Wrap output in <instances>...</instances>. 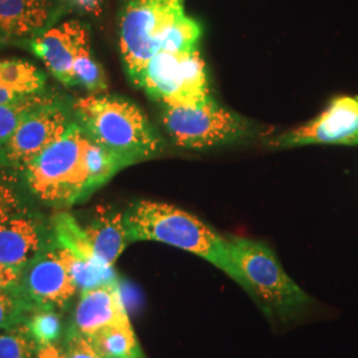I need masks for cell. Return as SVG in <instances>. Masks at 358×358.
I'll return each instance as SVG.
<instances>
[{
    "label": "cell",
    "instance_id": "cell-30",
    "mask_svg": "<svg viewBox=\"0 0 358 358\" xmlns=\"http://www.w3.org/2000/svg\"><path fill=\"white\" fill-rule=\"evenodd\" d=\"M7 41V38H4L1 34H0V48L4 45V43Z\"/></svg>",
    "mask_w": 358,
    "mask_h": 358
},
{
    "label": "cell",
    "instance_id": "cell-5",
    "mask_svg": "<svg viewBox=\"0 0 358 358\" xmlns=\"http://www.w3.org/2000/svg\"><path fill=\"white\" fill-rule=\"evenodd\" d=\"M185 15V0H125L120 13V52L134 84L170 28Z\"/></svg>",
    "mask_w": 358,
    "mask_h": 358
},
{
    "label": "cell",
    "instance_id": "cell-13",
    "mask_svg": "<svg viewBox=\"0 0 358 358\" xmlns=\"http://www.w3.org/2000/svg\"><path fill=\"white\" fill-rule=\"evenodd\" d=\"M44 229L38 219L26 213L0 223V264L24 268L44 243Z\"/></svg>",
    "mask_w": 358,
    "mask_h": 358
},
{
    "label": "cell",
    "instance_id": "cell-4",
    "mask_svg": "<svg viewBox=\"0 0 358 358\" xmlns=\"http://www.w3.org/2000/svg\"><path fill=\"white\" fill-rule=\"evenodd\" d=\"M90 136L75 122L23 170L27 187L53 207L84 202L97 189L90 166Z\"/></svg>",
    "mask_w": 358,
    "mask_h": 358
},
{
    "label": "cell",
    "instance_id": "cell-9",
    "mask_svg": "<svg viewBox=\"0 0 358 358\" xmlns=\"http://www.w3.org/2000/svg\"><path fill=\"white\" fill-rule=\"evenodd\" d=\"M268 145L278 149L308 145H358V94L334 99L316 118L272 138Z\"/></svg>",
    "mask_w": 358,
    "mask_h": 358
},
{
    "label": "cell",
    "instance_id": "cell-26",
    "mask_svg": "<svg viewBox=\"0 0 358 358\" xmlns=\"http://www.w3.org/2000/svg\"><path fill=\"white\" fill-rule=\"evenodd\" d=\"M65 358H103L93 346L90 337L78 332L72 325L66 331Z\"/></svg>",
    "mask_w": 358,
    "mask_h": 358
},
{
    "label": "cell",
    "instance_id": "cell-8",
    "mask_svg": "<svg viewBox=\"0 0 358 358\" xmlns=\"http://www.w3.org/2000/svg\"><path fill=\"white\" fill-rule=\"evenodd\" d=\"M76 122L72 103L52 96L24 117L0 148V166L24 170Z\"/></svg>",
    "mask_w": 358,
    "mask_h": 358
},
{
    "label": "cell",
    "instance_id": "cell-22",
    "mask_svg": "<svg viewBox=\"0 0 358 358\" xmlns=\"http://www.w3.org/2000/svg\"><path fill=\"white\" fill-rule=\"evenodd\" d=\"M51 97V94H47L45 90H43L13 103H0V148L13 136L15 129L19 127L24 117Z\"/></svg>",
    "mask_w": 358,
    "mask_h": 358
},
{
    "label": "cell",
    "instance_id": "cell-17",
    "mask_svg": "<svg viewBox=\"0 0 358 358\" xmlns=\"http://www.w3.org/2000/svg\"><path fill=\"white\" fill-rule=\"evenodd\" d=\"M73 72L77 87H83L90 94H100L108 90V78L103 66L92 55L90 29L85 24L78 32Z\"/></svg>",
    "mask_w": 358,
    "mask_h": 358
},
{
    "label": "cell",
    "instance_id": "cell-16",
    "mask_svg": "<svg viewBox=\"0 0 358 358\" xmlns=\"http://www.w3.org/2000/svg\"><path fill=\"white\" fill-rule=\"evenodd\" d=\"M45 75L36 65L19 60H0V103H13L44 90Z\"/></svg>",
    "mask_w": 358,
    "mask_h": 358
},
{
    "label": "cell",
    "instance_id": "cell-3",
    "mask_svg": "<svg viewBox=\"0 0 358 358\" xmlns=\"http://www.w3.org/2000/svg\"><path fill=\"white\" fill-rule=\"evenodd\" d=\"M229 250L238 282L271 320H297L310 297L284 271L272 250L262 242L230 236Z\"/></svg>",
    "mask_w": 358,
    "mask_h": 358
},
{
    "label": "cell",
    "instance_id": "cell-11",
    "mask_svg": "<svg viewBox=\"0 0 358 358\" xmlns=\"http://www.w3.org/2000/svg\"><path fill=\"white\" fill-rule=\"evenodd\" d=\"M130 322L128 309L125 307L120 282L105 284L80 294L72 327L87 337L105 328Z\"/></svg>",
    "mask_w": 358,
    "mask_h": 358
},
{
    "label": "cell",
    "instance_id": "cell-15",
    "mask_svg": "<svg viewBox=\"0 0 358 358\" xmlns=\"http://www.w3.org/2000/svg\"><path fill=\"white\" fill-rule=\"evenodd\" d=\"M85 231L96 255L112 266L130 244L124 213L110 208H99Z\"/></svg>",
    "mask_w": 358,
    "mask_h": 358
},
{
    "label": "cell",
    "instance_id": "cell-19",
    "mask_svg": "<svg viewBox=\"0 0 358 358\" xmlns=\"http://www.w3.org/2000/svg\"><path fill=\"white\" fill-rule=\"evenodd\" d=\"M53 242L84 260H103L96 255L85 227L69 213L60 211L52 219ZM109 264V263H108Z\"/></svg>",
    "mask_w": 358,
    "mask_h": 358
},
{
    "label": "cell",
    "instance_id": "cell-14",
    "mask_svg": "<svg viewBox=\"0 0 358 358\" xmlns=\"http://www.w3.org/2000/svg\"><path fill=\"white\" fill-rule=\"evenodd\" d=\"M55 11L53 0H0V34L7 38H36Z\"/></svg>",
    "mask_w": 358,
    "mask_h": 358
},
{
    "label": "cell",
    "instance_id": "cell-18",
    "mask_svg": "<svg viewBox=\"0 0 358 358\" xmlns=\"http://www.w3.org/2000/svg\"><path fill=\"white\" fill-rule=\"evenodd\" d=\"M90 338L103 358H145L131 322L105 328Z\"/></svg>",
    "mask_w": 358,
    "mask_h": 358
},
{
    "label": "cell",
    "instance_id": "cell-27",
    "mask_svg": "<svg viewBox=\"0 0 358 358\" xmlns=\"http://www.w3.org/2000/svg\"><path fill=\"white\" fill-rule=\"evenodd\" d=\"M22 273L23 268H15L0 264V291L19 285L22 280Z\"/></svg>",
    "mask_w": 358,
    "mask_h": 358
},
{
    "label": "cell",
    "instance_id": "cell-24",
    "mask_svg": "<svg viewBox=\"0 0 358 358\" xmlns=\"http://www.w3.org/2000/svg\"><path fill=\"white\" fill-rule=\"evenodd\" d=\"M38 349L26 322L0 331V358H36Z\"/></svg>",
    "mask_w": 358,
    "mask_h": 358
},
{
    "label": "cell",
    "instance_id": "cell-25",
    "mask_svg": "<svg viewBox=\"0 0 358 358\" xmlns=\"http://www.w3.org/2000/svg\"><path fill=\"white\" fill-rule=\"evenodd\" d=\"M23 213L22 196L11 178L0 173V223Z\"/></svg>",
    "mask_w": 358,
    "mask_h": 358
},
{
    "label": "cell",
    "instance_id": "cell-6",
    "mask_svg": "<svg viewBox=\"0 0 358 358\" xmlns=\"http://www.w3.org/2000/svg\"><path fill=\"white\" fill-rule=\"evenodd\" d=\"M136 85L161 106H194L214 99L199 50L155 52Z\"/></svg>",
    "mask_w": 358,
    "mask_h": 358
},
{
    "label": "cell",
    "instance_id": "cell-21",
    "mask_svg": "<svg viewBox=\"0 0 358 358\" xmlns=\"http://www.w3.org/2000/svg\"><path fill=\"white\" fill-rule=\"evenodd\" d=\"M26 327L38 348L57 344L63 334L62 316L53 307L34 308L26 320Z\"/></svg>",
    "mask_w": 358,
    "mask_h": 358
},
{
    "label": "cell",
    "instance_id": "cell-28",
    "mask_svg": "<svg viewBox=\"0 0 358 358\" xmlns=\"http://www.w3.org/2000/svg\"><path fill=\"white\" fill-rule=\"evenodd\" d=\"M65 4L71 8L84 13H99L101 10L103 0H64Z\"/></svg>",
    "mask_w": 358,
    "mask_h": 358
},
{
    "label": "cell",
    "instance_id": "cell-23",
    "mask_svg": "<svg viewBox=\"0 0 358 358\" xmlns=\"http://www.w3.org/2000/svg\"><path fill=\"white\" fill-rule=\"evenodd\" d=\"M35 306L20 285L0 291V331L26 322Z\"/></svg>",
    "mask_w": 358,
    "mask_h": 358
},
{
    "label": "cell",
    "instance_id": "cell-20",
    "mask_svg": "<svg viewBox=\"0 0 358 358\" xmlns=\"http://www.w3.org/2000/svg\"><path fill=\"white\" fill-rule=\"evenodd\" d=\"M65 250V248H64ZM68 252V268L78 292L118 280L115 267L103 260H84Z\"/></svg>",
    "mask_w": 358,
    "mask_h": 358
},
{
    "label": "cell",
    "instance_id": "cell-29",
    "mask_svg": "<svg viewBox=\"0 0 358 358\" xmlns=\"http://www.w3.org/2000/svg\"><path fill=\"white\" fill-rule=\"evenodd\" d=\"M36 358H65L64 349H62L57 344L40 346Z\"/></svg>",
    "mask_w": 358,
    "mask_h": 358
},
{
    "label": "cell",
    "instance_id": "cell-7",
    "mask_svg": "<svg viewBox=\"0 0 358 358\" xmlns=\"http://www.w3.org/2000/svg\"><path fill=\"white\" fill-rule=\"evenodd\" d=\"M161 118L170 140L183 149H211L252 134L250 122L219 105L215 99L194 106H162Z\"/></svg>",
    "mask_w": 358,
    "mask_h": 358
},
{
    "label": "cell",
    "instance_id": "cell-2",
    "mask_svg": "<svg viewBox=\"0 0 358 358\" xmlns=\"http://www.w3.org/2000/svg\"><path fill=\"white\" fill-rule=\"evenodd\" d=\"M130 243L158 242L199 256L232 280L236 272L231 260L229 239L203 220L177 206L137 201L124 213Z\"/></svg>",
    "mask_w": 358,
    "mask_h": 358
},
{
    "label": "cell",
    "instance_id": "cell-1",
    "mask_svg": "<svg viewBox=\"0 0 358 358\" xmlns=\"http://www.w3.org/2000/svg\"><path fill=\"white\" fill-rule=\"evenodd\" d=\"M76 122L92 141L125 167L164 153L165 141L141 108L115 94H88L72 103Z\"/></svg>",
    "mask_w": 358,
    "mask_h": 358
},
{
    "label": "cell",
    "instance_id": "cell-10",
    "mask_svg": "<svg viewBox=\"0 0 358 358\" xmlns=\"http://www.w3.org/2000/svg\"><path fill=\"white\" fill-rule=\"evenodd\" d=\"M19 285L35 308L62 309L78 292L68 268V252L56 243L45 244L27 264Z\"/></svg>",
    "mask_w": 358,
    "mask_h": 358
},
{
    "label": "cell",
    "instance_id": "cell-12",
    "mask_svg": "<svg viewBox=\"0 0 358 358\" xmlns=\"http://www.w3.org/2000/svg\"><path fill=\"white\" fill-rule=\"evenodd\" d=\"M84 23L68 20L60 26L47 28L29 41L31 50L51 72L52 76L66 87H77L73 63L77 38Z\"/></svg>",
    "mask_w": 358,
    "mask_h": 358
}]
</instances>
